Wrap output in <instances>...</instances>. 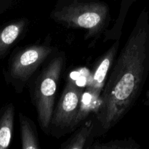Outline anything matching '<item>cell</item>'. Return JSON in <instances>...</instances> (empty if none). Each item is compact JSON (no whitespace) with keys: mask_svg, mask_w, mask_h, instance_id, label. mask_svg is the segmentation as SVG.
Returning <instances> with one entry per match:
<instances>
[{"mask_svg":"<svg viewBox=\"0 0 149 149\" xmlns=\"http://www.w3.org/2000/svg\"><path fill=\"white\" fill-rule=\"evenodd\" d=\"M55 22L67 27L87 31L85 39L98 36L107 26L109 13L99 3L73 4L56 9L50 15Z\"/></svg>","mask_w":149,"mask_h":149,"instance_id":"cell-2","label":"cell"},{"mask_svg":"<svg viewBox=\"0 0 149 149\" xmlns=\"http://www.w3.org/2000/svg\"><path fill=\"white\" fill-rule=\"evenodd\" d=\"M55 51V48L45 45L26 47L13 54L9 62L6 78L16 92L20 93L37 68Z\"/></svg>","mask_w":149,"mask_h":149,"instance_id":"cell-4","label":"cell"},{"mask_svg":"<svg viewBox=\"0 0 149 149\" xmlns=\"http://www.w3.org/2000/svg\"><path fill=\"white\" fill-rule=\"evenodd\" d=\"M95 128L94 121L86 122L77 131L73 136L71 137L66 142L62 144L61 148L62 149H81L85 147L87 141L93 135Z\"/></svg>","mask_w":149,"mask_h":149,"instance_id":"cell-11","label":"cell"},{"mask_svg":"<svg viewBox=\"0 0 149 149\" xmlns=\"http://www.w3.org/2000/svg\"><path fill=\"white\" fill-rule=\"evenodd\" d=\"M149 73V15L143 10L108 76L93 136L106 133L138 100Z\"/></svg>","mask_w":149,"mask_h":149,"instance_id":"cell-1","label":"cell"},{"mask_svg":"<svg viewBox=\"0 0 149 149\" xmlns=\"http://www.w3.org/2000/svg\"><path fill=\"white\" fill-rule=\"evenodd\" d=\"M83 92L74 81H67L56 108L53 110L49 125L51 132H55L58 135V132L72 130Z\"/></svg>","mask_w":149,"mask_h":149,"instance_id":"cell-5","label":"cell"},{"mask_svg":"<svg viewBox=\"0 0 149 149\" xmlns=\"http://www.w3.org/2000/svg\"><path fill=\"white\" fill-rule=\"evenodd\" d=\"M15 109L13 104H8L0 113V149L8 148L11 142L14 123Z\"/></svg>","mask_w":149,"mask_h":149,"instance_id":"cell-8","label":"cell"},{"mask_svg":"<svg viewBox=\"0 0 149 149\" xmlns=\"http://www.w3.org/2000/svg\"><path fill=\"white\" fill-rule=\"evenodd\" d=\"M27 26L28 20L20 19L0 29V58L7 55L12 47L23 36Z\"/></svg>","mask_w":149,"mask_h":149,"instance_id":"cell-7","label":"cell"},{"mask_svg":"<svg viewBox=\"0 0 149 149\" xmlns=\"http://www.w3.org/2000/svg\"><path fill=\"white\" fill-rule=\"evenodd\" d=\"M119 38L103 54L96 63L93 72L89 77L86 90L95 96L100 97L106 84L108 76L111 70L119 47Z\"/></svg>","mask_w":149,"mask_h":149,"instance_id":"cell-6","label":"cell"},{"mask_svg":"<svg viewBox=\"0 0 149 149\" xmlns=\"http://www.w3.org/2000/svg\"><path fill=\"white\" fill-rule=\"evenodd\" d=\"M100 97H96L87 90L83 92L78 113L73 124L72 129L84 120L90 113L94 112L96 114L100 109Z\"/></svg>","mask_w":149,"mask_h":149,"instance_id":"cell-10","label":"cell"},{"mask_svg":"<svg viewBox=\"0 0 149 149\" xmlns=\"http://www.w3.org/2000/svg\"><path fill=\"white\" fill-rule=\"evenodd\" d=\"M64 64V55H57L49 61L35 81L33 103L37 111L39 125L47 134L49 131L57 87Z\"/></svg>","mask_w":149,"mask_h":149,"instance_id":"cell-3","label":"cell"},{"mask_svg":"<svg viewBox=\"0 0 149 149\" xmlns=\"http://www.w3.org/2000/svg\"><path fill=\"white\" fill-rule=\"evenodd\" d=\"M20 125V135L23 149H39L40 148L38 140L37 131L34 124L27 116L19 114Z\"/></svg>","mask_w":149,"mask_h":149,"instance_id":"cell-9","label":"cell"},{"mask_svg":"<svg viewBox=\"0 0 149 149\" xmlns=\"http://www.w3.org/2000/svg\"><path fill=\"white\" fill-rule=\"evenodd\" d=\"M140 148L139 145L132 138L123 140H116L108 143H96L90 148L94 149H135Z\"/></svg>","mask_w":149,"mask_h":149,"instance_id":"cell-12","label":"cell"}]
</instances>
